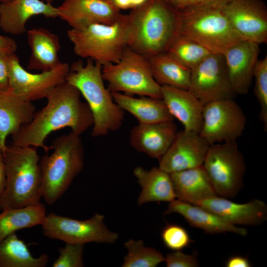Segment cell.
I'll return each mask as SVG.
<instances>
[{
	"label": "cell",
	"instance_id": "obj_1",
	"mask_svg": "<svg viewBox=\"0 0 267 267\" xmlns=\"http://www.w3.org/2000/svg\"><path fill=\"white\" fill-rule=\"evenodd\" d=\"M81 95L75 87L66 82L55 87L46 96V105L12 135L11 144L41 147L47 153L50 147L44 141L52 132L69 127L81 135L93 124L90 109L81 100Z\"/></svg>",
	"mask_w": 267,
	"mask_h": 267
},
{
	"label": "cell",
	"instance_id": "obj_2",
	"mask_svg": "<svg viewBox=\"0 0 267 267\" xmlns=\"http://www.w3.org/2000/svg\"><path fill=\"white\" fill-rule=\"evenodd\" d=\"M102 68L91 59H87L86 64L79 60L70 66L65 78L66 82L79 90L90 109L93 119L91 135L94 137L119 130L124 119V110L104 85Z\"/></svg>",
	"mask_w": 267,
	"mask_h": 267
},
{
	"label": "cell",
	"instance_id": "obj_3",
	"mask_svg": "<svg viewBox=\"0 0 267 267\" xmlns=\"http://www.w3.org/2000/svg\"><path fill=\"white\" fill-rule=\"evenodd\" d=\"M67 36L77 55L103 66L120 60L125 49L134 41V27L128 14L121 13L112 24L93 23L71 28Z\"/></svg>",
	"mask_w": 267,
	"mask_h": 267
},
{
	"label": "cell",
	"instance_id": "obj_4",
	"mask_svg": "<svg viewBox=\"0 0 267 267\" xmlns=\"http://www.w3.org/2000/svg\"><path fill=\"white\" fill-rule=\"evenodd\" d=\"M128 15L134 27L129 47L148 59L168 51L179 35L178 10L166 0H148Z\"/></svg>",
	"mask_w": 267,
	"mask_h": 267
},
{
	"label": "cell",
	"instance_id": "obj_5",
	"mask_svg": "<svg viewBox=\"0 0 267 267\" xmlns=\"http://www.w3.org/2000/svg\"><path fill=\"white\" fill-rule=\"evenodd\" d=\"M34 146L10 144L3 152L6 185L0 197V210L40 203L42 198L40 157Z\"/></svg>",
	"mask_w": 267,
	"mask_h": 267
},
{
	"label": "cell",
	"instance_id": "obj_6",
	"mask_svg": "<svg viewBox=\"0 0 267 267\" xmlns=\"http://www.w3.org/2000/svg\"><path fill=\"white\" fill-rule=\"evenodd\" d=\"M50 149L40 159L42 198L49 205L66 192L84 164V149L80 135L71 132L55 138Z\"/></svg>",
	"mask_w": 267,
	"mask_h": 267
},
{
	"label": "cell",
	"instance_id": "obj_7",
	"mask_svg": "<svg viewBox=\"0 0 267 267\" xmlns=\"http://www.w3.org/2000/svg\"><path fill=\"white\" fill-rule=\"evenodd\" d=\"M179 35L190 39L211 53L223 54L243 40L222 9L193 8L178 10Z\"/></svg>",
	"mask_w": 267,
	"mask_h": 267
},
{
	"label": "cell",
	"instance_id": "obj_8",
	"mask_svg": "<svg viewBox=\"0 0 267 267\" xmlns=\"http://www.w3.org/2000/svg\"><path fill=\"white\" fill-rule=\"evenodd\" d=\"M102 75L111 92L162 99L161 86L153 77L149 59L129 46L118 62L102 66Z\"/></svg>",
	"mask_w": 267,
	"mask_h": 267
},
{
	"label": "cell",
	"instance_id": "obj_9",
	"mask_svg": "<svg viewBox=\"0 0 267 267\" xmlns=\"http://www.w3.org/2000/svg\"><path fill=\"white\" fill-rule=\"evenodd\" d=\"M202 166L218 196L232 198L242 188L246 165L236 141L210 145Z\"/></svg>",
	"mask_w": 267,
	"mask_h": 267
},
{
	"label": "cell",
	"instance_id": "obj_10",
	"mask_svg": "<svg viewBox=\"0 0 267 267\" xmlns=\"http://www.w3.org/2000/svg\"><path fill=\"white\" fill-rule=\"evenodd\" d=\"M104 219L103 215L97 213L81 221L50 213L46 215L42 226L46 237L65 243H114L118 239V234L107 227Z\"/></svg>",
	"mask_w": 267,
	"mask_h": 267
},
{
	"label": "cell",
	"instance_id": "obj_11",
	"mask_svg": "<svg viewBox=\"0 0 267 267\" xmlns=\"http://www.w3.org/2000/svg\"><path fill=\"white\" fill-rule=\"evenodd\" d=\"M246 118L233 99H223L203 106L199 134L210 145L235 141L242 134Z\"/></svg>",
	"mask_w": 267,
	"mask_h": 267
},
{
	"label": "cell",
	"instance_id": "obj_12",
	"mask_svg": "<svg viewBox=\"0 0 267 267\" xmlns=\"http://www.w3.org/2000/svg\"><path fill=\"white\" fill-rule=\"evenodd\" d=\"M189 90L205 105L236 94L230 84L223 54L211 53L191 70Z\"/></svg>",
	"mask_w": 267,
	"mask_h": 267
},
{
	"label": "cell",
	"instance_id": "obj_13",
	"mask_svg": "<svg viewBox=\"0 0 267 267\" xmlns=\"http://www.w3.org/2000/svg\"><path fill=\"white\" fill-rule=\"evenodd\" d=\"M69 69L68 63L61 62L50 70L32 73L21 65L18 56L13 53L9 62L8 89L28 101L46 98L53 88L65 82Z\"/></svg>",
	"mask_w": 267,
	"mask_h": 267
},
{
	"label": "cell",
	"instance_id": "obj_14",
	"mask_svg": "<svg viewBox=\"0 0 267 267\" xmlns=\"http://www.w3.org/2000/svg\"><path fill=\"white\" fill-rule=\"evenodd\" d=\"M222 10L243 40L267 43V8L263 0H231Z\"/></svg>",
	"mask_w": 267,
	"mask_h": 267
},
{
	"label": "cell",
	"instance_id": "obj_15",
	"mask_svg": "<svg viewBox=\"0 0 267 267\" xmlns=\"http://www.w3.org/2000/svg\"><path fill=\"white\" fill-rule=\"evenodd\" d=\"M210 144L198 133L184 130L159 159V167L171 174L202 166Z\"/></svg>",
	"mask_w": 267,
	"mask_h": 267
},
{
	"label": "cell",
	"instance_id": "obj_16",
	"mask_svg": "<svg viewBox=\"0 0 267 267\" xmlns=\"http://www.w3.org/2000/svg\"><path fill=\"white\" fill-rule=\"evenodd\" d=\"M57 10L58 17L75 28L93 23L112 24L121 14L111 0H64Z\"/></svg>",
	"mask_w": 267,
	"mask_h": 267
},
{
	"label": "cell",
	"instance_id": "obj_17",
	"mask_svg": "<svg viewBox=\"0 0 267 267\" xmlns=\"http://www.w3.org/2000/svg\"><path fill=\"white\" fill-rule=\"evenodd\" d=\"M258 44L242 40L223 54L231 86L236 94L247 93L253 78L260 53Z\"/></svg>",
	"mask_w": 267,
	"mask_h": 267
},
{
	"label": "cell",
	"instance_id": "obj_18",
	"mask_svg": "<svg viewBox=\"0 0 267 267\" xmlns=\"http://www.w3.org/2000/svg\"><path fill=\"white\" fill-rule=\"evenodd\" d=\"M195 205L215 213L228 222L235 225H258L267 219V204L257 199L241 204L216 195Z\"/></svg>",
	"mask_w": 267,
	"mask_h": 267
},
{
	"label": "cell",
	"instance_id": "obj_19",
	"mask_svg": "<svg viewBox=\"0 0 267 267\" xmlns=\"http://www.w3.org/2000/svg\"><path fill=\"white\" fill-rule=\"evenodd\" d=\"M178 131L173 120L138 123L130 132V143L136 151L159 160L171 145Z\"/></svg>",
	"mask_w": 267,
	"mask_h": 267
},
{
	"label": "cell",
	"instance_id": "obj_20",
	"mask_svg": "<svg viewBox=\"0 0 267 267\" xmlns=\"http://www.w3.org/2000/svg\"><path fill=\"white\" fill-rule=\"evenodd\" d=\"M42 15L47 18L58 17L57 7L41 0H12L0 4V28L4 32L20 35L27 32V21Z\"/></svg>",
	"mask_w": 267,
	"mask_h": 267
},
{
	"label": "cell",
	"instance_id": "obj_21",
	"mask_svg": "<svg viewBox=\"0 0 267 267\" xmlns=\"http://www.w3.org/2000/svg\"><path fill=\"white\" fill-rule=\"evenodd\" d=\"M162 99L173 118L187 131L199 133L202 123L203 105L189 90L161 86Z\"/></svg>",
	"mask_w": 267,
	"mask_h": 267
},
{
	"label": "cell",
	"instance_id": "obj_22",
	"mask_svg": "<svg viewBox=\"0 0 267 267\" xmlns=\"http://www.w3.org/2000/svg\"><path fill=\"white\" fill-rule=\"evenodd\" d=\"M165 214L177 213L191 226L209 234L232 232L245 236L247 231L241 227L228 222L215 213L197 205L175 199L169 202Z\"/></svg>",
	"mask_w": 267,
	"mask_h": 267
},
{
	"label": "cell",
	"instance_id": "obj_23",
	"mask_svg": "<svg viewBox=\"0 0 267 267\" xmlns=\"http://www.w3.org/2000/svg\"><path fill=\"white\" fill-rule=\"evenodd\" d=\"M35 113L32 102L22 99L9 89L0 90V146L3 152L7 137L30 123Z\"/></svg>",
	"mask_w": 267,
	"mask_h": 267
},
{
	"label": "cell",
	"instance_id": "obj_24",
	"mask_svg": "<svg viewBox=\"0 0 267 267\" xmlns=\"http://www.w3.org/2000/svg\"><path fill=\"white\" fill-rule=\"evenodd\" d=\"M28 43L31 53L27 69L47 71L59 65L60 44L58 37L43 27L27 31Z\"/></svg>",
	"mask_w": 267,
	"mask_h": 267
},
{
	"label": "cell",
	"instance_id": "obj_25",
	"mask_svg": "<svg viewBox=\"0 0 267 267\" xmlns=\"http://www.w3.org/2000/svg\"><path fill=\"white\" fill-rule=\"evenodd\" d=\"M170 175L177 199L195 204L217 195L202 166Z\"/></svg>",
	"mask_w": 267,
	"mask_h": 267
},
{
	"label": "cell",
	"instance_id": "obj_26",
	"mask_svg": "<svg viewBox=\"0 0 267 267\" xmlns=\"http://www.w3.org/2000/svg\"><path fill=\"white\" fill-rule=\"evenodd\" d=\"M133 173L141 188L137 199L139 206L149 202H170L176 198L170 174L159 167L148 170L138 166Z\"/></svg>",
	"mask_w": 267,
	"mask_h": 267
},
{
	"label": "cell",
	"instance_id": "obj_27",
	"mask_svg": "<svg viewBox=\"0 0 267 267\" xmlns=\"http://www.w3.org/2000/svg\"><path fill=\"white\" fill-rule=\"evenodd\" d=\"M115 102L133 115L138 123L150 124L172 121L174 118L162 99L141 96L137 98L121 92H111Z\"/></svg>",
	"mask_w": 267,
	"mask_h": 267
},
{
	"label": "cell",
	"instance_id": "obj_28",
	"mask_svg": "<svg viewBox=\"0 0 267 267\" xmlns=\"http://www.w3.org/2000/svg\"><path fill=\"white\" fill-rule=\"evenodd\" d=\"M153 77L161 86L188 89L191 70L167 51L149 59Z\"/></svg>",
	"mask_w": 267,
	"mask_h": 267
},
{
	"label": "cell",
	"instance_id": "obj_29",
	"mask_svg": "<svg viewBox=\"0 0 267 267\" xmlns=\"http://www.w3.org/2000/svg\"><path fill=\"white\" fill-rule=\"evenodd\" d=\"M2 211L0 213V242L16 231L42 225L46 216L45 207L40 202Z\"/></svg>",
	"mask_w": 267,
	"mask_h": 267
},
{
	"label": "cell",
	"instance_id": "obj_30",
	"mask_svg": "<svg viewBox=\"0 0 267 267\" xmlns=\"http://www.w3.org/2000/svg\"><path fill=\"white\" fill-rule=\"evenodd\" d=\"M48 261L45 254L35 258L27 245L14 233L0 242V267H45Z\"/></svg>",
	"mask_w": 267,
	"mask_h": 267
},
{
	"label": "cell",
	"instance_id": "obj_31",
	"mask_svg": "<svg viewBox=\"0 0 267 267\" xmlns=\"http://www.w3.org/2000/svg\"><path fill=\"white\" fill-rule=\"evenodd\" d=\"M128 250L123 267H155L164 262L165 257L159 250L144 246L141 240L130 239L124 243Z\"/></svg>",
	"mask_w": 267,
	"mask_h": 267
},
{
	"label": "cell",
	"instance_id": "obj_32",
	"mask_svg": "<svg viewBox=\"0 0 267 267\" xmlns=\"http://www.w3.org/2000/svg\"><path fill=\"white\" fill-rule=\"evenodd\" d=\"M168 52L190 70L211 53L198 43L181 35L176 38Z\"/></svg>",
	"mask_w": 267,
	"mask_h": 267
},
{
	"label": "cell",
	"instance_id": "obj_33",
	"mask_svg": "<svg viewBox=\"0 0 267 267\" xmlns=\"http://www.w3.org/2000/svg\"><path fill=\"white\" fill-rule=\"evenodd\" d=\"M255 94L260 106V119L267 130V57L258 59L254 69Z\"/></svg>",
	"mask_w": 267,
	"mask_h": 267
},
{
	"label": "cell",
	"instance_id": "obj_34",
	"mask_svg": "<svg viewBox=\"0 0 267 267\" xmlns=\"http://www.w3.org/2000/svg\"><path fill=\"white\" fill-rule=\"evenodd\" d=\"M161 238L165 246L173 251H181L188 246L192 240L187 230L176 224L167 225L161 232Z\"/></svg>",
	"mask_w": 267,
	"mask_h": 267
},
{
	"label": "cell",
	"instance_id": "obj_35",
	"mask_svg": "<svg viewBox=\"0 0 267 267\" xmlns=\"http://www.w3.org/2000/svg\"><path fill=\"white\" fill-rule=\"evenodd\" d=\"M59 256L53 263L52 267H82L84 244L66 243L58 250Z\"/></svg>",
	"mask_w": 267,
	"mask_h": 267
},
{
	"label": "cell",
	"instance_id": "obj_36",
	"mask_svg": "<svg viewBox=\"0 0 267 267\" xmlns=\"http://www.w3.org/2000/svg\"><path fill=\"white\" fill-rule=\"evenodd\" d=\"M177 10L203 8L222 9L231 0H166Z\"/></svg>",
	"mask_w": 267,
	"mask_h": 267
},
{
	"label": "cell",
	"instance_id": "obj_37",
	"mask_svg": "<svg viewBox=\"0 0 267 267\" xmlns=\"http://www.w3.org/2000/svg\"><path fill=\"white\" fill-rule=\"evenodd\" d=\"M168 267H196L199 266L197 254H186L181 251H175L165 257Z\"/></svg>",
	"mask_w": 267,
	"mask_h": 267
},
{
	"label": "cell",
	"instance_id": "obj_38",
	"mask_svg": "<svg viewBox=\"0 0 267 267\" xmlns=\"http://www.w3.org/2000/svg\"><path fill=\"white\" fill-rule=\"evenodd\" d=\"M11 54L0 52V90L9 89V62Z\"/></svg>",
	"mask_w": 267,
	"mask_h": 267
},
{
	"label": "cell",
	"instance_id": "obj_39",
	"mask_svg": "<svg viewBox=\"0 0 267 267\" xmlns=\"http://www.w3.org/2000/svg\"><path fill=\"white\" fill-rule=\"evenodd\" d=\"M17 48V45L13 39L0 35V52L11 54L15 53Z\"/></svg>",
	"mask_w": 267,
	"mask_h": 267
},
{
	"label": "cell",
	"instance_id": "obj_40",
	"mask_svg": "<svg viewBox=\"0 0 267 267\" xmlns=\"http://www.w3.org/2000/svg\"><path fill=\"white\" fill-rule=\"evenodd\" d=\"M226 267H250L251 264L245 257L233 256L229 258L226 262Z\"/></svg>",
	"mask_w": 267,
	"mask_h": 267
},
{
	"label": "cell",
	"instance_id": "obj_41",
	"mask_svg": "<svg viewBox=\"0 0 267 267\" xmlns=\"http://www.w3.org/2000/svg\"><path fill=\"white\" fill-rule=\"evenodd\" d=\"M6 185V173L3 153L0 146V197L2 195Z\"/></svg>",
	"mask_w": 267,
	"mask_h": 267
},
{
	"label": "cell",
	"instance_id": "obj_42",
	"mask_svg": "<svg viewBox=\"0 0 267 267\" xmlns=\"http://www.w3.org/2000/svg\"><path fill=\"white\" fill-rule=\"evenodd\" d=\"M114 5L119 10L132 9L131 0H111Z\"/></svg>",
	"mask_w": 267,
	"mask_h": 267
},
{
	"label": "cell",
	"instance_id": "obj_43",
	"mask_svg": "<svg viewBox=\"0 0 267 267\" xmlns=\"http://www.w3.org/2000/svg\"><path fill=\"white\" fill-rule=\"evenodd\" d=\"M147 0H131L132 9L142 5Z\"/></svg>",
	"mask_w": 267,
	"mask_h": 267
},
{
	"label": "cell",
	"instance_id": "obj_44",
	"mask_svg": "<svg viewBox=\"0 0 267 267\" xmlns=\"http://www.w3.org/2000/svg\"><path fill=\"white\" fill-rule=\"evenodd\" d=\"M55 0H44V1L48 3H51L52 1H54Z\"/></svg>",
	"mask_w": 267,
	"mask_h": 267
},
{
	"label": "cell",
	"instance_id": "obj_45",
	"mask_svg": "<svg viewBox=\"0 0 267 267\" xmlns=\"http://www.w3.org/2000/svg\"><path fill=\"white\" fill-rule=\"evenodd\" d=\"M11 0H0V2H4L10 1H11Z\"/></svg>",
	"mask_w": 267,
	"mask_h": 267
}]
</instances>
